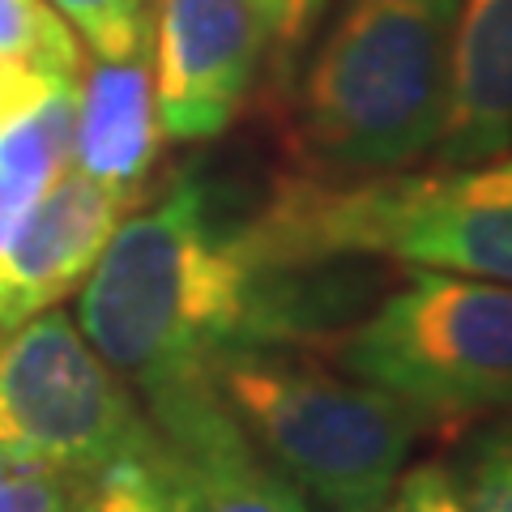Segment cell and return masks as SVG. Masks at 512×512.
<instances>
[{"label": "cell", "mask_w": 512, "mask_h": 512, "mask_svg": "<svg viewBox=\"0 0 512 512\" xmlns=\"http://www.w3.org/2000/svg\"><path fill=\"white\" fill-rule=\"evenodd\" d=\"M380 269L329 261L303 269L256 265L239 218H222L197 175H175L137 201L103 244L77 299L86 342L150 397L205 376L218 355L252 342L329 346L367 312Z\"/></svg>", "instance_id": "cell-1"}, {"label": "cell", "mask_w": 512, "mask_h": 512, "mask_svg": "<svg viewBox=\"0 0 512 512\" xmlns=\"http://www.w3.org/2000/svg\"><path fill=\"white\" fill-rule=\"evenodd\" d=\"M457 0H329L295 82L303 175L333 184L410 171L436 150Z\"/></svg>", "instance_id": "cell-2"}, {"label": "cell", "mask_w": 512, "mask_h": 512, "mask_svg": "<svg viewBox=\"0 0 512 512\" xmlns=\"http://www.w3.org/2000/svg\"><path fill=\"white\" fill-rule=\"evenodd\" d=\"M239 235L265 269L384 256L414 269L512 282V154L350 184L286 175L239 218Z\"/></svg>", "instance_id": "cell-3"}, {"label": "cell", "mask_w": 512, "mask_h": 512, "mask_svg": "<svg viewBox=\"0 0 512 512\" xmlns=\"http://www.w3.org/2000/svg\"><path fill=\"white\" fill-rule=\"evenodd\" d=\"M205 376L248 440L329 512L389 500L423 431L406 402L350 372H333L308 346H235Z\"/></svg>", "instance_id": "cell-4"}, {"label": "cell", "mask_w": 512, "mask_h": 512, "mask_svg": "<svg viewBox=\"0 0 512 512\" xmlns=\"http://www.w3.org/2000/svg\"><path fill=\"white\" fill-rule=\"evenodd\" d=\"M329 355L423 427L512 414V282L406 265L402 286L346 325Z\"/></svg>", "instance_id": "cell-5"}, {"label": "cell", "mask_w": 512, "mask_h": 512, "mask_svg": "<svg viewBox=\"0 0 512 512\" xmlns=\"http://www.w3.org/2000/svg\"><path fill=\"white\" fill-rule=\"evenodd\" d=\"M146 444L133 389L60 308L0 329V457L86 478Z\"/></svg>", "instance_id": "cell-6"}, {"label": "cell", "mask_w": 512, "mask_h": 512, "mask_svg": "<svg viewBox=\"0 0 512 512\" xmlns=\"http://www.w3.org/2000/svg\"><path fill=\"white\" fill-rule=\"evenodd\" d=\"M154 107L167 141H214L239 120L261 73L269 22L256 0H158Z\"/></svg>", "instance_id": "cell-7"}, {"label": "cell", "mask_w": 512, "mask_h": 512, "mask_svg": "<svg viewBox=\"0 0 512 512\" xmlns=\"http://www.w3.org/2000/svg\"><path fill=\"white\" fill-rule=\"evenodd\" d=\"M146 419L188 512H312L308 495L235 423L210 376L150 393Z\"/></svg>", "instance_id": "cell-8"}, {"label": "cell", "mask_w": 512, "mask_h": 512, "mask_svg": "<svg viewBox=\"0 0 512 512\" xmlns=\"http://www.w3.org/2000/svg\"><path fill=\"white\" fill-rule=\"evenodd\" d=\"M128 214L120 197L69 167L0 248V329L56 308L90 278L103 244Z\"/></svg>", "instance_id": "cell-9"}, {"label": "cell", "mask_w": 512, "mask_h": 512, "mask_svg": "<svg viewBox=\"0 0 512 512\" xmlns=\"http://www.w3.org/2000/svg\"><path fill=\"white\" fill-rule=\"evenodd\" d=\"M158 141H163V128H158L146 52L94 60L86 77H77L73 167L133 210L137 201H146Z\"/></svg>", "instance_id": "cell-10"}, {"label": "cell", "mask_w": 512, "mask_h": 512, "mask_svg": "<svg viewBox=\"0 0 512 512\" xmlns=\"http://www.w3.org/2000/svg\"><path fill=\"white\" fill-rule=\"evenodd\" d=\"M440 167L512 154V0H457Z\"/></svg>", "instance_id": "cell-11"}, {"label": "cell", "mask_w": 512, "mask_h": 512, "mask_svg": "<svg viewBox=\"0 0 512 512\" xmlns=\"http://www.w3.org/2000/svg\"><path fill=\"white\" fill-rule=\"evenodd\" d=\"M73 512H188V508L154 436V444L124 453L94 474L77 478Z\"/></svg>", "instance_id": "cell-12"}, {"label": "cell", "mask_w": 512, "mask_h": 512, "mask_svg": "<svg viewBox=\"0 0 512 512\" xmlns=\"http://www.w3.org/2000/svg\"><path fill=\"white\" fill-rule=\"evenodd\" d=\"M0 64L82 77V39L47 0H0Z\"/></svg>", "instance_id": "cell-13"}, {"label": "cell", "mask_w": 512, "mask_h": 512, "mask_svg": "<svg viewBox=\"0 0 512 512\" xmlns=\"http://www.w3.org/2000/svg\"><path fill=\"white\" fill-rule=\"evenodd\" d=\"M448 474L466 512H512V414L478 427Z\"/></svg>", "instance_id": "cell-14"}, {"label": "cell", "mask_w": 512, "mask_h": 512, "mask_svg": "<svg viewBox=\"0 0 512 512\" xmlns=\"http://www.w3.org/2000/svg\"><path fill=\"white\" fill-rule=\"evenodd\" d=\"M94 60H124L150 43V0H47Z\"/></svg>", "instance_id": "cell-15"}, {"label": "cell", "mask_w": 512, "mask_h": 512, "mask_svg": "<svg viewBox=\"0 0 512 512\" xmlns=\"http://www.w3.org/2000/svg\"><path fill=\"white\" fill-rule=\"evenodd\" d=\"M77 478L0 457V512H73Z\"/></svg>", "instance_id": "cell-16"}, {"label": "cell", "mask_w": 512, "mask_h": 512, "mask_svg": "<svg viewBox=\"0 0 512 512\" xmlns=\"http://www.w3.org/2000/svg\"><path fill=\"white\" fill-rule=\"evenodd\" d=\"M380 512H466V504L448 474V461H423V466L397 474Z\"/></svg>", "instance_id": "cell-17"}, {"label": "cell", "mask_w": 512, "mask_h": 512, "mask_svg": "<svg viewBox=\"0 0 512 512\" xmlns=\"http://www.w3.org/2000/svg\"><path fill=\"white\" fill-rule=\"evenodd\" d=\"M269 22V52L278 56V69H286L303 47L312 43L320 18H325L329 0H256Z\"/></svg>", "instance_id": "cell-18"}, {"label": "cell", "mask_w": 512, "mask_h": 512, "mask_svg": "<svg viewBox=\"0 0 512 512\" xmlns=\"http://www.w3.org/2000/svg\"><path fill=\"white\" fill-rule=\"evenodd\" d=\"M384 504H372V508H342V512H380Z\"/></svg>", "instance_id": "cell-19"}]
</instances>
